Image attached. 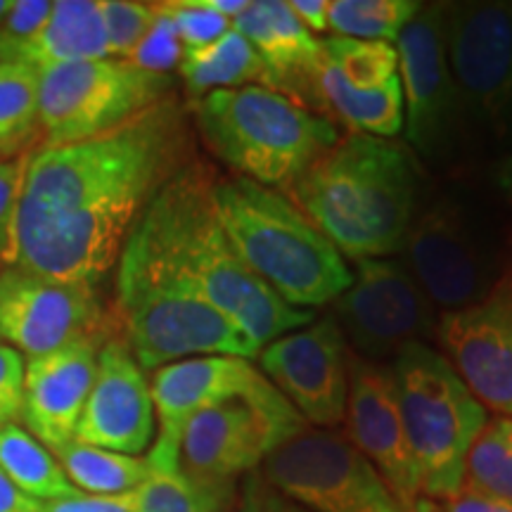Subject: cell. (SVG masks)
Wrapping results in <instances>:
<instances>
[{
    "mask_svg": "<svg viewBox=\"0 0 512 512\" xmlns=\"http://www.w3.org/2000/svg\"><path fill=\"white\" fill-rule=\"evenodd\" d=\"M188 155L190 126L174 98L105 136L43 147L24 164L10 266L95 287Z\"/></svg>",
    "mask_w": 512,
    "mask_h": 512,
    "instance_id": "1",
    "label": "cell"
},
{
    "mask_svg": "<svg viewBox=\"0 0 512 512\" xmlns=\"http://www.w3.org/2000/svg\"><path fill=\"white\" fill-rule=\"evenodd\" d=\"M216 176L185 164L152 197L136 226L183 280L233 320L256 347L309 325L316 313L283 302L261 283L230 245L214 202Z\"/></svg>",
    "mask_w": 512,
    "mask_h": 512,
    "instance_id": "2",
    "label": "cell"
},
{
    "mask_svg": "<svg viewBox=\"0 0 512 512\" xmlns=\"http://www.w3.org/2000/svg\"><path fill=\"white\" fill-rule=\"evenodd\" d=\"M427 171L406 143L347 133L287 197L351 261L399 256Z\"/></svg>",
    "mask_w": 512,
    "mask_h": 512,
    "instance_id": "3",
    "label": "cell"
},
{
    "mask_svg": "<svg viewBox=\"0 0 512 512\" xmlns=\"http://www.w3.org/2000/svg\"><path fill=\"white\" fill-rule=\"evenodd\" d=\"M399 256L441 313L465 309L512 268V219L479 174L427 176Z\"/></svg>",
    "mask_w": 512,
    "mask_h": 512,
    "instance_id": "4",
    "label": "cell"
},
{
    "mask_svg": "<svg viewBox=\"0 0 512 512\" xmlns=\"http://www.w3.org/2000/svg\"><path fill=\"white\" fill-rule=\"evenodd\" d=\"M214 202L242 264L283 302L313 311L351 285L347 259L285 192L230 176L216 178Z\"/></svg>",
    "mask_w": 512,
    "mask_h": 512,
    "instance_id": "5",
    "label": "cell"
},
{
    "mask_svg": "<svg viewBox=\"0 0 512 512\" xmlns=\"http://www.w3.org/2000/svg\"><path fill=\"white\" fill-rule=\"evenodd\" d=\"M117 264L119 316L143 370L195 356H259L261 347L183 280L138 226Z\"/></svg>",
    "mask_w": 512,
    "mask_h": 512,
    "instance_id": "6",
    "label": "cell"
},
{
    "mask_svg": "<svg viewBox=\"0 0 512 512\" xmlns=\"http://www.w3.org/2000/svg\"><path fill=\"white\" fill-rule=\"evenodd\" d=\"M192 114L211 155L285 195L342 138L335 121L261 86L204 95Z\"/></svg>",
    "mask_w": 512,
    "mask_h": 512,
    "instance_id": "7",
    "label": "cell"
},
{
    "mask_svg": "<svg viewBox=\"0 0 512 512\" xmlns=\"http://www.w3.org/2000/svg\"><path fill=\"white\" fill-rule=\"evenodd\" d=\"M389 366L420 494L427 503H448L463 491L467 453L489 411L434 344H408Z\"/></svg>",
    "mask_w": 512,
    "mask_h": 512,
    "instance_id": "8",
    "label": "cell"
},
{
    "mask_svg": "<svg viewBox=\"0 0 512 512\" xmlns=\"http://www.w3.org/2000/svg\"><path fill=\"white\" fill-rule=\"evenodd\" d=\"M448 67L472 164L512 152V0L448 3Z\"/></svg>",
    "mask_w": 512,
    "mask_h": 512,
    "instance_id": "9",
    "label": "cell"
},
{
    "mask_svg": "<svg viewBox=\"0 0 512 512\" xmlns=\"http://www.w3.org/2000/svg\"><path fill=\"white\" fill-rule=\"evenodd\" d=\"M448 3H422L396 41L406 145L430 176L479 174L446 50Z\"/></svg>",
    "mask_w": 512,
    "mask_h": 512,
    "instance_id": "10",
    "label": "cell"
},
{
    "mask_svg": "<svg viewBox=\"0 0 512 512\" xmlns=\"http://www.w3.org/2000/svg\"><path fill=\"white\" fill-rule=\"evenodd\" d=\"M174 98L169 74L145 72L124 60L50 67L38 83V131L46 147L83 143L138 119Z\"/></svg>",
    "mask_w": 512,
    "mask_h": 512,
    "instance_id": "11",
    "label": "cell"
},
{
    "mask_svg": "<svg viewBox=\"0 0 512 512\" xmlns=\"http://www.w3.org/2000/svg\"><path fill=\"white\" fill-rule=\"evenodd\" d=\"M351 275V285L330 304L351 354L392 363L408 344L437 342L441 311L401 256L354 261Z\"/></svg>",
    "mask_w": 512,
    "mask_h": 512,
    "instance_id": "12",
    "label": "cell"
},
{
    "mask_svg": "<svg viewBox=\"0 0 512 512\" xmlns=\"http://www.w3.org/2000/svg\"><path fill=\"white\" fill-rule=\"evenodd\" d=\"M259 470L280 494L309 512H413L375 465L335 430L306 427L268 453Z\"/></svg>",
    "mask_w": 512,
    "mask_h": 512,
    "instance_id": "13",
    "label": "cell"
},
{
    "mask_svg": "<svg viewBox=\"0 0 512 512\" xmlns=\"http://www.w3.org/2000/svg\"><path fill=\"white\" fill-rule=\"evenodd\" d=\"M306 420L280 392L233 399L197 413L185 425L178 467L204 484H240L275 448L306 430Z\"/></svg>",
    "mask_w": 512,
    "mask_h": 512,
    "instance_id": "14",
    "label": "cell"
},
{
    "mask_svg": "<svg viewBox=\"0 0 512 512\" xmlns=\"http://www.w3.org/2000/svg\"><path fill=\"white\" fill-rule=\"evenodd\" d=\"M256 361L306 425L316 430L344 425L351 349L330 313L268 342Z\"/></svg>",
    "mask_w": 512,
    "mask_h": 512,
    "instance_id": "15",
    "label": "cell"
},
{
    "mask_svg": "<svg viewBox=\"0 0 512 512\" xmlns=\"http://www.w3.org/2000/svg\"><path fill=\"white\" fill-rule=\"evenodd\" d=\"M150 392L157 432L145 458L150 470H178V448L190 418L219 403L264 399L278 389L247 358L195 356L155 370Z\"/></svg>",
    "mask_w": 512,
    "mask_h": 512,
    "instance_id": "16",
    "label": "cell"
},
{
    "mask_svg": "<svg viewBox=\"0 0 512 512\" xmlns=\"http://www.w3.org/2000/svg\"><path fill=\"white\" fill-rule=\"evenodd\" d=\"M102 330L93 285L64 283L8 266L0 271V339L29 358L53 354Z\"/></svg>",
    "mask_w": 512,
    "mask_h": 512,
    "instance_id": "17",
    "label": "cell"
},
{
    "mask_svg": "<svg viewBox=\"0 0 512 512\" xmlns=\"http://www.w3.org/2000/svg\"><path fill=\"white\" fill-rule=\"evenodd\" d=\"M437 344L486 411L512 418V268L477 304L441 313Z\"/></svg>",
    "mask_w": 512,
    "mask_h": 512,
    "instance_id": "18",
    "label": "cell"
},
{
    "mask_svg": "<svg viewBox=\"0 0 512 512\" xmlns=\"http://www.w3.org/2000/svg\"><path fill=\"white\" fill-rule=\"evenodd\" d=\"M344 425V437L375 465V470L387 479L394 494L408 508L413 512L437 510V505L427 503L420 494L418 470L403 430L399 396L389 363H373L351 354Z\"/></svg>",
    "mask_w": 512,
    "mask_h": 512,
    "instance_id": "19",
    "label": "cell"
},
{
    "mask_svg": "<svg viewBox=\"0 0 512 512\" xmlns=\"http://www.w3.org/2000/svg\"><path fill=\"white\" fill-rule=\"evenodd\" d=\"M74 441L124 456H140L155 441L150 382L126 339L107 337L100 347L98 370Z\"/></svg>",
    "mask_w": 512,
    "mask_h": 512,
    "instance_id": "20",
    "label": "cell"
},
{
    "mask_svg": "<svg viewBox=\"0 0 512 512\" xmlns=\"http://www.w3.org/2000/svg\"><path fill=\"white\" fill-rule=\"evenodd\" d=\"M105 342V332H98L27 361L22 420L50 451L74 441Z\"/></svg>",
    "mask_w": 512,
    "mask_h": 512,
    "instance_id": "21",
    "label": "cell"
},
{
    "mask_svg": "<svg viewBox=\"0 0 512 512\" xmlns=\"http://www.w3.org/2000/svg\"><path fill=\"white\" fill-rule=\"evenodd\" d=\"M233 29L252 43L268 69V91L283 93L297 105L316 107L318 74L323 67V41L313 38L285 0H249L247 10L233 19Z\"/></svg>",
    "mask_w": 512,
    "mask_h": 512,
    "instance_id": "22",
    "label": "cell"
},
{
    "mask_svg": "<svg viewBox=\"0 0 512 512\" xmlns=\"http://www.w3.org/2000/svg\"><path fill=\"white\" fill-rule=\"evenodd\" d=\"M107 57L110 53L100 0H57L46 24L8 62H27L43 72L60 64Z\"/></svg>",
    "mask_w": 512,
    "mask_h": 512,
    "instance_id": "23",
    "label": "cell"
},
{
    "mask_svg": "<svg viewBox=\"0 0 512 512\" xmlns=\"http://www.w3.org/2000/svg\"><path fill=\"white\" fill-rule=\"evenodd\" d=\"M318 95L323 117L344 124L349 133L394 140L403 131V91L399 76L373 91H356L328 60H323L318 74Z\"/></svg>",
    "mask_w": 512,
    "mask_h": 512,
    "instance_id": "24",
    "label": "cell"
},
{
    "mask_svg": "<svg viewBox=\"0 0 512 512\" xmlns=\"http://www.w3.org/2000/svg\"><path fill=\"white\" fill-rule=\"evenodd\" d=\"M178 74L192 100H200L214 91H233L261 83L268 88V69L245 36L230 27L219 41L197 50H183Z\"/></svg>",
    "mask_w": 512,
    "mask_h": 512,
    "instance_id": "25",
    "label": "cell"
},
{
    "mask_svg": "<svg viewBox=\"0 0 512 512\" xmlns=\"http://www.w3.org/2000/svg\"><path fill=\"white\" fill-rule=\"evenodd\" d=\"M53 456L81 494L91 496H121L136 491L150 477V463L140 456L105 451L69 441L55 448Z\"/></svg>",
    "mask_w": 512,
    "mask_h": 512,
    "instance_id": "26",
    "label": "cell"
},
{
    "mask_svg": "<svg viewBox=\"0 0 512 512\" xmlns=\"http://www.w3.org/2000/svg\"><path fill=\"white\" fill-rule=\"evenodd\" d=\"M0 470L36 501H57L81 494L69 482L57 458L24 427H0Z\"/></svg>",
    "mask_w": 512,
    "mask_h": 512,
    "instance_id": "27",
    "label": "cell"
},
{
    "mask_svg": "<svg viewBox=\"0 0 512 512\" xmlns=\"http://www.w3.org/2000/svg\"><path fill=\"white\" fill-rule=\"evenodd\" d=\"M240 484H204L178 470H150L131 491L133 512H230Z\"/></svg>",
    "mask_w": 512,
    "mask_h": 512,
    "instance_id": "28",
    "label": "cell"
},
{
    "mask_svg": "<svg viewBox=\"0 0 512 512\" xmlns=\"http://www.w3.org/2000/svg\"><path fill=\"white\" fill-rule=\"evenodd\" d=\"M486 498L512 505V418H489L467 453L465 486Z\"/></svg>",
    "mask_w": 512,
    "mask_h": 512,
    "instance_id": "29",
    "label": "cell"
},
{
    "mask_svg": "<svg viewBox=\"0 0 512 512\" xmlns=\"http://www.w3.org/2000/svg\"><path fill=\"white\" fill-rule=\"evenodd\" d=\"M420 5L418 0H330L328 27L342 38L396 43Z\"/></svg>",
    "mask_w": 512,
    "mask_h": 512,
    "instance_id": "30",
    "label": "cell"
},
{
    "mask_svg": "<svg viewBox=\"0 0 512 512\" xmlns=\"http://www.w3.org/2000/svg\"><path fill=\"white\" fill-rule=\"evenodd\" d=\"M38 83L36 67L0 60V155L19 150L38 133Z\"/></svg>",
    "mask_w": 512,
    "mask_h": 512,
    "instance_id": "31",
    "label": "cell"
},
{
    "mask_svg": "<svg viewBox=\"0 0 512 512\" xmlns=\"http://www.w3.org/2000/svg\"><path fill=\"white\" fill-rule=\"evenodd\" d=\"M323 53L356 91H373L399 76V55L392 43L330 36L323 41Z\"/></svg>",
    "mask_w": 512,
    "mask_h": 512,
    "instance_id": "32",
    "label": "cell"
},
{
    "mask_svg": "<svg viewBox=\"0 0 512 512\" xmlns=\"http://www.w3.org/2000/svg\"><path fill=\"white\" fill-rule=\"evenodd\" d=\"M107 31V53L114 60H131L157 19L155 3L136 0H100Z\"/></svg>",
    "mask_w": 512,
    "mask_h": 512,
    "instance_id": "33",
    "label": "cell"
},
{
    "mask_svg": "<svg viewBox=\"0 0 512 512\" xmlns=\"http://www.w3.org/2000/svg\"><path fill=\"white\" fill-rule=\"evenodd\" d=\"M157 8L174 22L181 38L183 50H197L219 41L233 27V19L219 15V12L204 10L192 0H171V3H157Z\"/></svg>",
    "mask_w": 512,
    "mask_h": 512,
    "instance_id": "34",
    "label": "cell"
},
{
    "mask_svg": "<svg viewBox=\"0 0 512 512\" xmlns=\"http://www.w3.org/2000/svg\"><path fill=\"white\" fill-rule=\"evenodd\" d=\"M157 8V3H155ZM183 60V43L178 38V31L169 17L157 8V19L152 29L147 31L143 43L131 55V64L145 69V72L155 74H169L171 69L178 67Z\"/></svg>",
    "mask_w": 512,
    "mask_h": 512,
    "instance_id": "35",
    "label": "cell"
},
{
    "mask_svg": "<svg viewBox=\"0 0 512 512\" xmlns=\"http://www.w3.org/2000/svg\"><path fill=\"white\" fill-rule=\"evenodd\" d=\"M53 10L48 0H12L8 17L0 24V60H12L24 43L38 34Z\"/></svg>",
    "mask_w": 512,
    "mask_h": 512,
    "instance_id": "36",
    "label": "cell"
},
{
    "mask_svg": "<svg viewBox=\"0 0 512 512\" xmlns=\"http://www.w3.org/2000/svg\"><path fill=\"white\" fill-rule=\"evenodd\" d=\"M24 363L17 349L0 342V427L15 425L24 406Z\"/></svg>",
    "mask_w": 512,
    "mask_h": 512,
    "instance_id": "37",
    "label": "cell"
},
{
    "mask_svg": "<svg viewBox=\"0 0 512 512\" xmlns=\"http://www.w3.org/2000/svg\"><path fill=\"white\" fill-rule=\"evenodd\" d=\"M230 512H309L304 505H299L292 498L280 494L268 479L261 475V470L249 472L240 479L238 498Z\"/></svg>",
    "mask_w": 512,
    "mask_h": 512,
    "instance_id": "38",
    "label": "cell"
},
{
    "mask_svg": "<svg viewBox=\"0 0 512 512\" xmlns=\"http://www.w3.org/2000/svg\"><path fill=\"white\" fill-rule=\"evenodd\" d=\"M22 176L24 164L0 157V261H8V264L12 242H15V216Z\"/></svg>",
    "mask_w": 512,
    "mask_h": 512,
    "instance_id": "39",
    "label": "cell"
},
{
    "mask_svg": "<svg viewBox=\"0 0 512 512\" xmlns=\"http://www.w3.org/2000/svg\"><path fill=\"white\" fill-rule=\"evenodd\" d=\"M43 512H133L131 494L91 496L76 494L43 503Z\"/></svg>",
    "mask_w": 512,
    "mask_h": 512,
    "instance_id": "40",
    "label": "cell"
},
{
    "mask_svg": "<svg viewBox=\"0 0 512 512\" xmlns=\"http://www.w3.org/2000/svg\"><path fill=\"white\" fill-rule=\"evenodd\" d=\"M482 178L512 219V152H505L494 162L486 164L482 169Z\"/></svg>",
    "mask_w": 512,
    "mask_h": 512,
    "instance_id": "41",
    "label": "cell"
},
{
    "mask_svg": "<svg viewBox=\"0 0 512 512\" xmlns=\"http://www.w3.org/2000/svg\"><path fill=\"white\" fill-rule=\"evenodd\" d=\"M437 512H512V505L463 489L448 503L437 505Z\"/></svg>",
    "mask_w": 512,
    "mask_h": 512,
    "instance_id": "42",
    "label": "cell"
},
{
    "mask_svg": "<svg viewBox=\"0 0 512 512\" xmlns=\"http://www.w3.org/2000/svg\"><path fill=\"white\" fill-rule=\"evenodd\" d=\"M290 8L311 34H325V31H330V0H290Z\"/></svg>",
    "mask_w": 512,
    "mask_h": 512,
    "instance_id": "43",
    "label": "cell"
},
{
    "mask_svg": "<svg viewBox=\"0 0 512 512\" xmlns=\"http://www.w3.org/2000/svg\"><path fill=\"white\" fill-rule=\"evenodd\" d=\"M0 512H43V503L24 494L12 479L0 470Z\"/></svg>",
    "mask_w": 512,
    "mask_h": 512,
    "instance_id": "44",
    "label": "cell"
},
{
    "mask_svg": "<svg viewBox=\"0 0 512 512\" xmlns=\"http://www.w3.org/2000/svg\"><path fill=\"white\" fill-rule=\"evenodd\" d=\"M10 8H12V0H0V24H3V19L8 17Z\"/></svg>",
    "mask_w": 512,
    "mask_h": 512,
    "instance_id": "45",
    "label": "cell"
}]
</instances>
